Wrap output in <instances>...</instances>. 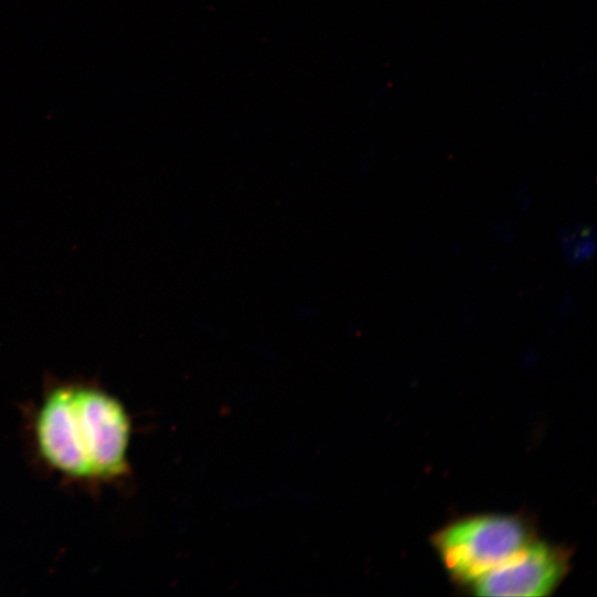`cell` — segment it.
<instances>
[{
	"label": "cell",
	"instance_id": "cell-3",
	"mask_svg": "<svg viewBox=\"0 0 597 597\" xmlns=\"http://www.w3.org/2000/svg\"><path fill=\"white\" fill-rule=\"evenodd\" d=\"M569 561L563 546L532 540L471 585L478 596H548L568 573Z\"/></svg>",
	"mask_w": 597,
	"mask_h": 597
},
{
	"label": "cell",
	"instance_id": "cell-1",
	"mask_svg": "<svg viewBox=\"0 0 597 597\" xmlns=\"http://www.w3.org/2000/svg\"><path fill=\"white\" fill-rule=\"evenodd\" d=\"M33 434L41 459L69 480L112 482L128 474L130 420L122 402L98 385H50Z\"/></svg>",
	"mask_w": 597,
	"mask_h": 597
},
{
	"label": "cell",
	"instance_id": "cell-2",
	"mask_svg": "<svg viewBox=\"0 0 597 597\" xmlns=\"http://www.w3.org/2000/svg\"><path fill=\"white\" fill-rule=\"evenodd\" d=\"M532 540L525 517L483 514L448 524L432 536V544L450 576L472 584Z\"/></svg>",
	"mask_w": 597,
	"mask_h": 597
},
{
	"label": "cell",
	"instance_id": "cell-4",
	"mask_svg": "<svg viewBox=\"0 0 597 597\" xmlns=\"http://www.w3.org/2000/svg\"><path fill=\"white\" fill-rule=\"evenodd\" d=\"M561 244L572 264L587 262L596 251V240L587 227L565 229L561 234Z\"/></svg>",
	"mask_w": 597,
	"mask_h": 597
}]
</instances>
